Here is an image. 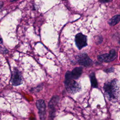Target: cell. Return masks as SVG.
Here are the masks:
<instances>
[{
  "label": "cell",
  "instance_id": "1",
  "mask_svg": "<svg viewBox=\"0 0 120 120\" xmlns=\"http://www.w3.org/2000/svg\"><path fill=\"white\" fill-rule=\"evenodd\" d=\"M104 90L105 95L110 100H116L118 99L119 88L117 80L113 79L105 83Z\"/></svg>",
  "mask_w": 120,
  "mask_h": 120
},
{
  "label": "cell",
  "instance_id": "7",
  "mask_svg": "<svg viewBox=\"0 0 120 120\" xmlns=\"http://www.w3.org/2000/svg\"><path fill=\"white\" fill-rule=\"evenodd\" d=\"M36 106L38 109V113L40 120H45L46 105L45 101L43 99L38 100L36 102Z\"/></svg>",
  "mask_w": 120,
  "mask_h": 120
},
{
  "label": "cell",
  "instance_id": "6",
  "mask_svg": "<svg viewBox=\"0 0 120 120\" xmlns=\"http://www.w3.org/2000/svg\"><path fill=\"white\" fill-rule=\"evenodd\" d=\"M82 72V68L81 67H76L71 72L67 71L65 74V79H77Z\"/></svg>",
  "mask_w": 120,
  "mask_h": 120
},
{
  "label": "cell",
  "instance_id": "11",
  "mask_svg": "<svg viewBox=\"0 0 120 120\" xmlns=\"http://www.w3.org/2000/svg\"><path fill=\"white\" fill-rule=\"evenodd\" d=\"M90 82L93 88H97L98 87V82L97 79L95 77V75L94 73H92L90 75Z\"/></svg>",
  "mask_w": 120,
  "mask_h": 120
},
{
  "label": "cell",
  "instance_id": "8",
  "mask_svg": "<svg viewBox=\"0 0 120 120\" xmlns=\"http://www.w3.org/2000/svg\"><path fill=\"white\" fill-rule=\"evenodd\" d=\"M75 43L77 48L81 50L87 45L86 36L81 33L76 34L75 37Z\"/></svg>",
  "mask_w": 120,
  "mask_h": 120
},
{
  "label": "cell",
  "instance_id": "10",
  "mask_svg": "<svg viewBox=\"0 0 120 120\" xmlns=\"http://www.w3.org/2000/svg\"><path fill=\"white\" fill-rule=\"evenodd\" d=\"M120 20V15H117L112 17L108 21V23L110 26H113L117 24Z\"/></svg>",
  "mask_w": 120,
  "mask_h": 120
},
{
  "label": "cell",
  "instance_id": "2",
  "mask_svg": "<svg viewBox=\"0 0 120 120\" xmlns=\"http://www.w3.org/2000/svg\"><path fill=\"white\" fill-rule=\"evenodd\" d=\"M64 84L67 90L71 94H74L81 90L80 85L73 79H65Z\"/></svg>",
  "mask_w": 120,
  "mask_h": 120
},
{
  "label": "cell",
  "instance_id": "12",
  "mask_svg": "<svg viewBox=\"0 0 120 120\" xmlns=\"http://www.w3.org/2000/svg\"><path fill=\"white\" fill-rule=\"evenodd\" d=\"M114 70V68L113 67H111L109 68H107L106 69H105V71L106 72H108V73H110V72H113Z\"/></svg>",
  "mask_w": 120,
  "mask_h": 120
},
{
  "label": "cell",
  "instance_id": "4",
  "mask_svg": "<svg viewBox=\"0 0 120 120\" xmlns=\"http://www.w3.org/2000/svg\"><path fill=\"white\" fill-rule=\"evenodd\" d=\"M60 98L57 96H53L48 103V107L49 109V117L52 120H53L55 116L56 112V106L58 104Z\"/></svg>",
  "mask_w": 120,
  "mask_h": 120
},
{
  "label": "cell",
  "instance_id": "13",
  "mask_svg": "<svg viewBox=\"0 0 120 120\" xmlns=\"http://www.w3.org/2000/svg\"><path fill=\"white\" fill-rule=\"evenodd\" d=\"M112 0H99V1L101 3H107V2H111L112 1Z\"/></svg>",
  "mask_w": 120,
  "mask_h": 120
},
{
  "label": "cell",
  "instance_id": "9",
  "mask_svg": "<svg viewBox=\"0 0 120 120\" xmlns=\"http://www.w3.org/2000/svg\"><path fill=\"white\" fill-rule=\"evenodd\" d=\"M11 82L14 86H18L22 83V78L20 73L17 70L15 69L12 73L11 77Z\"/></svg>",
  "mask_w": 120,
  "mask_h": 120
},
{
  "label": "cell",
  "instance_id": "14",
  "mask_svg": "<svg viewBox=\"0 0 120 120\" xmlns=\"http://www.w3.org/2000/svg\"><path fill=\"white\" fill-rule=\"evenodd\" d=\"M3 5V3L2 1H0V9L2 7Z\"/></svg>",
  "mask_w": 120,
  "mask_h": 120
},
{
  "label": "cell",
  "instance_id": "5",
  "mask_svg": "<svg viewBox=\"0 0 120 120\" xmlns=\"http://www.w3.org/2000/svg\"><path fill=\"white\" fill-rule=\"evenodd\" d=\"M117 57L116 52L115 50H111L109 53H105L98 56V59L101 62H110L113 61Z\"/></svg>",
  "mask_w": 120,
  "mask_h": 120
},
{
  "label": "cell",
  "instance_id": "15",
  "mask_svg": "<svg viewBox=\"0 0 120 120\" xmlns=\"http://www.w3.org/2000/svg\"><path fill=\"white\" fill-rule=\"evenodd\" d=\"M3 42V40L0 37V44H2Z\"/></svg>",
  "mask_w": 120,
  "mask_h": 120
},
{
  "label": "cell",
  "instance_id": "16",
  "mask_svg": "<svg viewBox=\"0 0 120 120\" xmlns=\"http://www.w3.org/2000/svg\"><path fill=\"white\" fill-rule=\"evenodd\" d=\"M16 1V0H11L10 2H14V1Z\"/></svg>",
  "mask_w": 120,
  "mask_h": 120
},
{
  "label": "cell",
  "instance_id": "3",
  "mask_svg": "<svg viewBox=\"0 0 120 120\" xmlns=\"http://www.w3.org/2000/svg\"><path fill=\"white\" fill-rule=\"evenodd\" d=\"M76 60L79 64L86 67H90L93 64L92 60L85 53L77 55L76 56Z\"/></svg>",
  "mask_w": 120,
  "mask_h": 120
}]
</instances>
